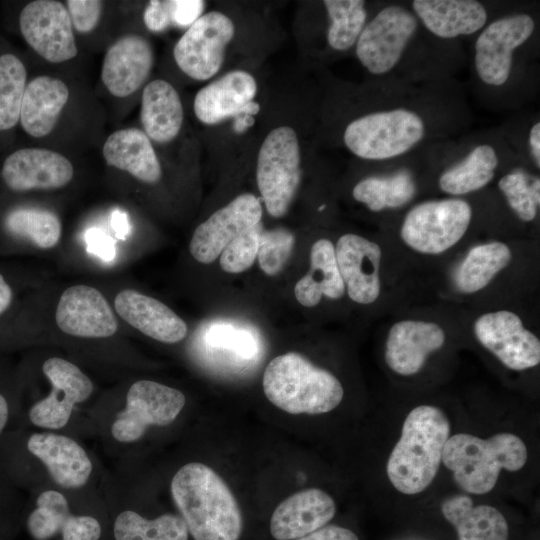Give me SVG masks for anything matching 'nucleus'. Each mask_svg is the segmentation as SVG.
Segmentation results:
<instances>
[{
    "mask_svg": "<svg viewBox=\"0 0 540 540\" xmlns=\"http://www.w3.org/2000/svg\"><path fill=\"white\" fill-rule=\"evenodd\" d=\"M172 498L195 540H238L242 515L225 481L209 466L192 462L171 481Z\"/></svg>",
    "mask_w": 540,
    "mask_h": 540,
    "instance_id": "1",
    "label": "nucleus"
},
{
    "mask_svg": "<svg viewBox=\"0 0 540 540\" xmlns=\"http://www.w3.org/2000/svg\"><path fill=\"white\" fill-rule=\"evenodd\" d=\"M449 433V420L439 408L421 405L410 411L386 468L398 491L414 495L431 484L442 462Z\"/></svg>",
    "mask_w": 540,
    "mask_h": 540,
    "instance_id": "2",
    "label": "nucleus"
},
{
    "mask_svg": "<svg viewBox=\"0 0 540 540\" xmlns=\"http://www.w3.org/2000/svg\"><path fill=\"white\" fill-rule=\"evenodd\" d=\"M262 385L267 399L290 414L330 412L344 395L340 381L331 372L296 352L273 358L264 371Z\"/></svg>",
    "mask_w": 540,
    "mask_h": 540,
    "instance_id": "3",
    "label": "nucleus"
},
{
    "mask_svg": "<svg viewBox=\"0 0 540 540\" xmlns=\"http://www.w3.org/2000/svg\"><path fill=\"white\" fill-rule=\"evenodd\" d=\"M527 456L526 445L514 434L498 433L482 439L459 433L447 439L442 462L464 491L480 495L494 488L501 469L518 471Z\"/></svg>",
    "mask_w": 540,
    "mask_h": 540,
    "instance_id": "4",
    "label": "nucleus"
},
{
    "mask_svg": "<svg viewBox=\"0 0 540 540\" xmlns=\"http://www.w3.org/2000/svg\"><path fill=\"white\" fill-rule=\"evenodd\" d=\"M425 135V123L415 112L396 108L358 117L345 128L343 141L365 160H387L405 154Z\"/></svg>",
    "mask_w": 540,
    "mask_h": 540,
    "instance_id": "5",
    "label": "nucleus"
},
{
    "mask_svg": "<svg viewBox=\"0 0 540 540\" xmlns=\"http://www.w3.org/2000/svg\"><path fill=\"white\" fill-rule=\"evenodd\" d=\"M301 174V153L295 130L286 125L272 129L260 146L256 166L258 190L269 215L281 218L288 212Z\"/></svg>",
    "mask_w": 540,
    "mask_h": 540,
    "instance_id": "6",
    "label": "nucleus"
},
{
    "mask_svg": "<svg viewBox=\"0 0 540 540\" xmlns=\"http://www.w3.org/2000/svg\"><path fill=\"white\" fill-rule=\"evenodd\" d=\"M472 219L470 204L459 198L426 201L414 206L400 229L403 242L422 254H441L456 245Z\"/></svg>",
    "mask_w": 540,
    "mask_h": 540,
    "instance_id": "7",
    "label": "nucleus"
},
{
    "mask_svg": "<svg viewBox=\"0 0 540 540\" xmlns=\"http://www.w3.org/2000/svg\"><path fill=\"white\" fill-rule=\"evenodd\" d=\"M234 35L235 25L226 14L219 11L205 13L174 45V61L191 79L208 80L221 69L226 48Z\"/></svg>",
    "mask_w": 540,
    "mask_h": 540,
    "instance_id": "8",
    "label": "nucleus"
},
{
    "mask_svg": "<svg viewBox=\"0 0 540 540\" xmlns=\"http://www.w3.org/2000/svg\"><path fill=\"white\" fill-rule=\"evenodd\" d=\"M185 402L178 389L151 380L136 381L127 392L125 409L112 425V436L123 443L137 441L149 426L174 422Z\"/></svg>",
    "mask_w": 540,
    "mask_h": 540,
    "instance_id": "9",
    "label": "nucleus"
},
{
    "mask_svg": "<svg viewBox=\"0 0 540 540\" xmlns=\"http://www.w3.org/2000/svg\"><path fill=\"white\" fill-rule=\"evenodd\" d=\"M417 26L415 14L406 8H383L365 25L356 42L358 60L371 74L388 73L399 62Z\"/></svg>",
    "mask_w": 540,
    "mask_h": 540,
    "instance_id": "10",
    "label": "nucleus"
},
{
    "mask_svg": "<svg viewBox=\"0 0 540 540\" xmlns=\"http://www.w3.org/2000/svg\"><path fill=\"white\" fill-rule=\"evenodd\" d=\"M19 28L29 47L51 64H62L78 55L76 33L64 2H28L20 12Z\"/></svg>",
    "mask_w": 540,
    "mask_h": 540,
    "instance_id": "11",
    "label": "nucleus"
},
{
    "mask_svg": "<svg viewBox=\"0 0 540 540\" xmlns=\"http://www.w3.org/2000/svg\"><path fill=\"white\" fill-rule=\"evenodd\" d=\"M535 29L527 13L499 18L485 27L475 42V68L479 78L491 86L509 79L515 49L527 41Z\"/></svg>",
    "mask_w": 540,
    "mask_h": 540,
    "instance_id": "12",
    "label": "nucleus"
},
{
    "mask_svg": "<svg viewBox=\"0 0 540 540\" xmlns=\"http://www.w3.org/2000/svg\"><path fill=\"white\" fill-rule=\"evenodd\" d=\"M473 330L479 343L511 370H526L540 362L538 337L512 311L482 314L474 322Z\"/></svg>",
    "mask_w": 540,
    "mask_h": 540,
    "instance_id": "13",
    "label": "nucleus"
},
{
    "mask_svg": "<svg viewBox=\"0 0 540 540\" xmlns=\"http://www.w3.org/2000/svg\"><path fill=\"white\" fill-rule=\"evenodd\" d=\"M42 369L51 391L30 408L28 418L37 427L61 429L68 423L74 406L90 397L93 384L77 365L60 357L47 359Z\"/></svg>",
    "mask_w": 540,
    "mask_h": 540,
    "instance_id": "14",
    "label": "nucleus"
},
{
    "mask_svg": "<svg viewBox=\"0 0 540 540\" xmlns=\"http://www.w3.org/2000/svg\"><path fill=\"white\" fill-rule=\"evenodd\" d=\"M261 218V203L255 195L236 196L196 227L189 244L190 254L199 263H212L233 239L255 226Z\"/></svg>",
    "mask_w": 540,
    "mask_h": 540,
    "instance_id": "15",
    "label": "nucleus"
},
{
    "mask_svg": "<svg viewBox=\"0 0 540 540\" xmlns=\"http://www.w3.org/2000/svg\"><path fill=\"white\" fill-rule=\"evenodd\" d=\"M155 57L150 41L135 32L117 37L106 49L101 65V82L117 99H126L143 88Z\"/></svg>",
    "mask_w": 540,
    "mask_h": 540,
    "instance_id": "16",
    "label": "nucleus"
},
{
    "mask_svg": "<svg viewBox=\"0 0 540 540\" xmlns=\"http://www.w3.org/2000/svg\"><path fill=\"white\" fill-rule=\"evenodd\" d=\"M75 175L73 163L62 153L39 147L21 148L3 162L1 177L15 192L54 190L68 185Z\"/></svg>",
    "mask_w": 540,
    "mask_h": 540,
    "instance_id": "17",
    "label": "nucleus"
},
{
    "mask_svg": "<svg viewBox=\"0 0 540 540\" xmlns=\"http://www.w3.org/2000/svg\"><path fill=\"white\" fill-rule=\"evenodd\" d=\"M55 320L61 331L80 338H107L118 330L108 301L89 285H73L64 290L56 307Z\"/></svg>",
    "mask_w": 540,
    "mask_h": 540,
    "instance_id": "18",
    "label": "nucleus"
},
{
    "mask_svg": "<svg viewBox=\"0 0 540 540\" xmlns=\"http://www.w3.org/2000/svg\"><path fill=\"white\" fill-rule=\"evenodd\" d=\"M257 82L245 70H232L202 87L195 95L193 110L205 125H216L230 117L253 115L259 105L253 102Z\"/></svg>",
    "mask_w": 540,
    "mask_h": 540,
    "instance_id": "19",
    "label": "nucleus"
},
{
    "mask_svg": "<svg viewBox=\"0 0 540 540\" xmlns=\"http://www.w3.org/2000/svg\"><path fill=\"white\" fill-rule=\"evenodd\" d=\"M338 269L349 298L358 304L375 302L381 290L379 245L363 236L342 235L335 246Z\"/></svg>",
    "mask_w": 540,
    "mask_h": 540,
    "instance_id": "20",
    "label": "nucleus"
},
{
    "mask_svg": "<svg viewBox=\"0 0 540 540\" xmlns=\"http://www.w3.org/2000/svg\"><path fill=\"white\" fill-rule=\"evenodd\" d=\"M446 335L441 326L422 320H401L390 328L385 345L388 367L403 376L416 374L427 357L439 350Z\"/></svg>",
    "mask_w": 540,
    "mask_h": 540,
    "instance_id": "21",
    "label": "nucleus"
},
{
    "mask_svg": "<svg viewBox=\"0 0 540 540\" xmlns=\"http://www.w3.org/2000/svg\"><path fill=\"white\" fill-rule=\"evenodd\" d=\"M71 100L69 85L53 75H38L26 86L20 111V124L30 137L45 139L59 125Z\"/></svg>",
    "mask_w": 540,
    "mask_h": 540,
    "instance_id": "22",
    "label": "nucleus"
},
{
    "mask_svg": "<svg viewBox=\"0 0 540 540\" xmlns=\"http://www.w3.org/2000/svg\"><path fill=\"white\" fill-rule=\"evenodd\" d=\"M333 498L318 488L299 491L283 500L270 519L276 540H295L325 526L335 515Z\"/></svg>",
    "mask_w": 540,
    "mask_h": 540,
    "instance_id": "23",
    "label": "nucleus"
},
{
    "mask_svg": "<svg viewBox=\"0 0 540 540\" xmlns=\"http://www.w3.org/2000/svg\"><path fill=\"white\" fill-rule=\"evenodd\" d=\"M114 306L123 320L156 341L173 344L187 335V324L171 308L134 289L120 291Z\"/></svg>",
    "mask_w": 540,
    "mask_h": 540,
    "instance_id": "24",
    "label": "nucleus"
},
{
    "mask_svg": "<svg viewBox=\"0 0 540 540\" xmlns=\"http://www.w3.org/2000/svg\"><path fill=\"white\" fill-rule=\"evenodd\" d=\"M26 448L47 467L54 482L63 488H80L91 475L90 458L70 437L48 432L33 433L26 441Z\"/></svg>",
    "mask_w": 540,
    "mask_h": 540,
    "instance_id": "25",
    "label": "nucleus"
},
{
    "mask_svg": "<svg viewBox=\"0 0 540 540\" xmlns=\"http://www.w3.org/2000/svg\"><path fill=\"white\" fill-rule=\"evenodd\" d=\"M27 529L36 540H47L62 532V540H98L101 526L97 519L72 515L63 494L55 490L42 492L36 508L27 518Z\"/></svg>",
    "mask_w": 540,
    "mask_h": 540,
    "instance_id": "26",
    "label": "nucleus"
},
{
    "mask_svg": "<svg viewBox=\"0 0 540 540\" xmlns=\"http://www.w3.org/2000/svg\"><path fill=\"white\" fill-rule=\"evenodd\" d=\"M102 156L108 166L142 183L156 184L162 177L158 155L142 129L128 127L112 132L103 143Z\"/></svg>",
    "mask_w": 540,
    "mask_h": 540,
    "instance_id": "27",
    "label": "nucleus"
},
{
    "mask_svg": "<svg viewBox=\"0 0 540 540\" xmlns=\"http://www.w3.org/2000/svg\"><path fill=\"white\" fill-rule=\"evenodd\" d=\"M142 131L152 142L174 140L184 122V109L176 88L164 79H154L142 88L140 102Z\"/></svg>",
    "mask_w": 540,
    "mask_h": 540,
    "instance_id": "28",
    "label": "nucleus"
},
{
    "mask_svg": "<svg viewBox=\"0 0 540 540\" xmlns=\"http://www.w3.org/2000/svg\"><path fill=\"white\" fill-rule=\"evenodd\" d=\"M415 15L435 36L452 39L474 34L487 22V11L474 0H415Z\"/></svg>",
    "mask_w": 540,
    "mask_h": 540,
    "instance_id": "29",
    "label": "nucleus"
},
{
    "mask_svg": "<svg viewBox=\"0 0 540 540\" xmlns=\"http://www.w3.org/2000/svg\"><path fill=\"white\" fill-rule=\"evenodd\" d=\"M344 293L335 246L326 238L318 239L310 250V270L295 284L294 296L302 306L314 307L323 296L339 299Z\"/></svg>",
    "mask_w": 540,
    "mask_h": 540,
    "instance_id": "30",
    "label": "nucleus"
},
{
    "mask_svg": "<svg viewBox=\"0 0 540 540\" xmlns=\"http://www.w3.org/2000/svg\"><path fill=\"white\" fill-rule=\"evenodd\" d=\"M441 511L457 531L458 540H508L509 528L502 513L489 505L474 506L469 496L445 500Z\"/></svg>",
    "mask_w": 540,
    "mask_h": 540,
    "instance_id": "31",
    "label": "nucleus"
},
{
    "mask_svg": "<svg viewBox=\"0 0 540 540\" xmlns=\"http://www.w3.org/2000/svg\"><path fill=\"white\" fill-rule=\"evenodd\" d=\"M498 166L495 149L488 144L474 147L464 159L445 170L439 177L440 189L450 195H465L486 186Z\"/></svg>",
    "mask_w": 540,
    "mask_h": 540,
    "instance_id": "32",
    "label": "nucleus"
},
{
    "mask_svg": "<svg viewBox=\"0 0 540 540\" xmlns=\"http://www.w3.org/2000/svg\"><path fill=\"white\" fill-rule=\"evenodd\" d=\"M511 259L510 248L502 242L494 241L473 247L456 271L457 289L467 294L484 289L509 265Z\"/></svg>",
    "mask_w": 540,
    "mask_h": 540,
    "instance_id": "33",
    "label": "nucleus"
},
{
    "mask_svg": "<svg viewBox=\"0 0 540 540\" xmlns=\"http://www.w3.org/2000/svg\"><path fill=\"white\" fill-rule=\"evenodd\" d=\"M415 193V182L407 171L367 177L359 181L352 191L353 198L373 212L399 208L407 204Z\"/></svg>",
    "mask_w": 540,
    "mask_h": 540,
    "instance_id": "34",
    "label": "nucleus"
},
{
    "mask_svg": "<svg viewBox=\"0 0 540 540\" xmlns=\"http://www.w3.org/2000/svg\"><path fill=\"white\" fill-rule=\"evenodd\" d=\"M4 226L12 236L29 241L40 249H51L60 241L62 224L54 212L40 207H18L5 217Z\"/></svg>",
    "mask_w": 540,
    "mask_h": 540,
    "instance_id": "35",
    "label": "nucleus"
},
{
    "mask_svg": "<svg viewBox=\"0 0 540 540\" xmlns=\"http://www.w3.org/2000/svg\"><path fill=\"white\" fill-rule=\"evenodd\" d=\"M184 520L174 514H163L155 519H145L138 513L121 512L114 523L115 540H188Z\"/></svg>",
    "mask_w": 540,
    "mask_h": 540,
    "instance_id": "36",
    "label": "nucleus"
},
{
    "mask_svg": "<svg viewBox=\"0 0 540 540\" xmlns=\"http://www.w3.org/2000/svg\"><path fill=\"white\" fill-rule=\"evenodd\" d=\"M330 24L327 41L331 48L345 51L356 44L366 25L367 12L362 0H325Z\"/></svg>",
    "mask_w": 540,
    "mask_h": 540,
    "instance_id": "37",
    "label": "nucleus"
},
{
    "mask_svg": "<svg viewBox=\"0 0 540 540\" xmlns=\"http://www.w3.org/2000/svg\"><path fill=\"white\" fill-rule=\"evenodd\" d=\"M27 83L22 60L12 53L0 55V131L18 124Z\"/></svg>",
    "mask_w": 540,
    "mask_h": 540,
    "instance_id": "38",
    "label": "nucleus"
},
{
    "mask_svg": "<svg viewBox=\"0 0 540 540\" xmlns=\"http://www.w3.org/2000/svg\"><path fill=\"white\" fill-rule=\"evenodd\" d=\"M498 186L510 208L522 221L530 222L536 217L540 202L538 178L529 185L524 173L512 172L501 177Z\"/></svg>",
    "mask_w": 540,
    "mask_h": 540,
    "instance_id": "39",
    "label": "nucleus"
},
{
    "mask_svg": "<svg viewBox=\"0 0 540 540\" xmlns=\"http://www.w3.org/2000/svg\"><path fill=\"white\" fill-rule=\"evenodd\" d=\"M294 244L295 236L287 229L262 230L257 253L261 270L268 276L279 274L290 258Z\"/></svg>",
    "mask_w": 540,
    "mask_h": 540,
    "instance_id": "40",
    "label": "nucleus"
},
{
    "mask_svg": "<svg viewBox=\"0 0 540 540\" xmlns=\"http://www.w3.org/2000/svg\"><path fill=\"white\" fill-rule=\"evenodd\" d=\"M262 230L259 222L233 239L219 256L221 269L232 274L248 270L257 258L259 237Z\"/></svg>",
    "mask_w": 540,
    "mask_h": 540,
    "instance_id": "41",
    "label": "nucleus"
},
{
    "mask_svg": "<svg viewBox=\"0 0 540 540\" xmlns=\"http://www.w3.org/2000/svg\"><path fill=\"white\" fill-rule=\"evenodd\" d=\"M76 34L89 35L100 25L105 4L99 0H67L64 2Z\"/></svg>",
    "mask_w": 540,
    "mask_h": 540,
    "instance_id": "42",
    "label": "nucleus"
},
{
    "mask_svg": "<svg viewBox=\"0 0 540 540\" xmlns=\"http://www.w3.org/2000/svg\"><path fill=\"white\" fill-rule=\"evenodd\" d=\"M207 339L211 345L232 349L243 357H252L256 350L254 338L249 332L235 329L228 324L212 326Z\"/></svg>",
    "mask_w": 540,
    "mask_h": 540,
    "instance_id": "43",
    "label": "nucleus"
},
{
    "mask_svg": "<svg viewBox=\"0 0 540 540\" xmlns=\"http://www.w3.org/2000/svg\"><path fill=\"white\" fill-rule=\"evenodd\" d=\"M204 8L202 0H170L172 27H190L203 15Z\"/></svg>",
    "mask_w": 540,
    "mask_h": 540,
    "instance_id": "44",
    "label": "nucleus"
},
{
    "mask_svg": "<svg viewBox=\"0 0 540 540\" xmlns=\"http://www.w3.org/2000/svg\"><path fill=\"white\" fill-rule=\"evenodd\" d=\"M143 23L153 33H161L172 27L170 0H150L143 11Z\"/></svg>",
    "mask_w": 540,
    "mask_h": 540,
    "instance_id": "45",
    "label": "nucleus"
},
{
    "mask_svg": "<svg viewBox=\"0 0 540 540\" xmlns=\"http://www.w3.org/2000/svg\"><path fill=\"white\" fill-rule=\"evenodd\" d=\"M295 540H359L351 530L336 526H323L314 532Z\"/></svg>",
    "mask_w": 540,
    "mask_h": 540,
    "instance_id": "46",
    "label": "nucleus"
},
{
    "mask_svg": "<svg viewBox=\"0 0 540 540\" xmlns=\"http://www.w3.org/2000/svg\"><path fill=\"white\" fill-rule=\"evenodd\" d=\"M89 250L94 254L109 260L114 256V249L111 240L97 229H92L87 234Z\"/></svg>",
    "mask_w": 540,
    "mask_h": 540,
    "instance_id": "47",
    "label": "nucleus"
},
{
    "mask_svg": "<svg viewBox=\"0 0 540 540\" xmlns=\"http://www.w3.org/2000/svg\"><path fill=\"white\" fill-rule=\"evenodd\" d=\"M111 225L116 235L121 239H124L130 231V226L126 214L119 210H116L112 213Z\"/></svg>",
    "mask_w": 540,
    "mask_h": 540,
    "instance_id": "48",
    "label": "nucleus"
},
{
    "mask_svg": "<svg viewBox=\"0 0 540 540\" xmlns=\"http://www.w3.org/2000/svg\"><path fill=\"white\" fill-rule=\"evenodd\" d=\"M529 145L531 154L537 168L540 167V123L536 122L529 132Z\"/></svg>",
    "mask_w": 540,
    "mask_h": 540,
    "instance_id": "49",
    "label": "nucleus"
},
{
    "mask_svg": "<svg viewBox=\"0 0 540 540\" xmlns=\"http://www.w3.org/2000/svg\"><path fill=\"white\" fill-rule=\"evenodd\" d=\"M12 299V288L6 282L4 276L0 274V315L8 309L12 303Z\"/></svg>",
    "mask_w": 540,
    "mask_h": 540,
    "instance_id": "50",
    "label": "nucleus"
},
{
    "mask_svg": "<svg viewBox=\"0 0 540 540\" xmlns=\"http://www.w3.org/2000/svg\"><path fill=\"white\" fill-rule=\"evenodd\" d=\"M11 417V407L7 397L0 392V438L4 434Z\"/></svg>",
    "mask_w": 540,
    "mask_h": 540,
    "instance_id": "51",
    "label": "nucleus"
}]
</instances>
